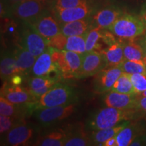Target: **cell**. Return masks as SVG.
Segmentation results:
<instances>
[{"instance_id": "cell-46", "label": "cell", "mask_w": 146, "mask_h": 146, "mask_svg": "<svg viewBox=\"0 0 146 146\" xmlns=\"http://www.w3.org/2000/svg\"><path fill=\"white\" fill-rule=\"evenodd\" d=\"M145 36H146V35H145Z\"/></svg>"}, {"instance_id": "cell-34", "label": "cell", "mask_w": 146, "mask_h": 146, "mask_svg": "<svg viewBox=\"0 0 146 146\" xmlns=\"http://www.w3.org/2000/svg\"><path fill=\"white\" fill-rule=\"evenodd\" d=\"M67 41V36L60 33L47 42L48 47L58 50H64Z\"/></svg>"}, {"instance_id": "cell-4", "label": "cell", "mask_w": 146, "mask_h": 146, "mask_svg": "<svg viewBox=\"0 0 146 146\" xmlns=\"http://www.w3.org/2000/svg\"><path fill=\"white\" fill-rule=\"evenodd\" d=\"M74 103L58 106L45 108L33 111L35 118L43 126H50L68 118L75 112Z\"/></svg>"}, {"instance_id": "cell-2", "label": "cell", "mask_w": 146, "mask_h": 146, "mask_svg": "<svg viewBox=\"0 0 146 146\" xmlns=\"http://www.w3.org/2000/svg\"><path fill=\"white\" fill-rule=\"evenodd\" d=\"M75 97V93L72 87L57 83L36 101L27 106L30 111H35L45 108L66 105L73 103Z\"/></svg>"}, {"instance_id": "cell-8", "label": "cell", "mask_w": 146, "mask_h": 146, "mask_svg": "<svg viewBox=\"0 0 146 146\" xmlns=\"http://www.w3.org/2000/svg\"><path fill=\"white\" fill-rule=\"evenodd\" d=\"M26 23L39 33L47 42L60 33V27L57 21L52 15L45 12Z\"/></svg>"}, {"instance_id": "cell-1", "label": "cell", "mask_w": 146, "mask_h": 146, "mask_svg": "<svg viewBox=\"0 0 146 146\" xmlns=\"http://www.w3.org/2000/svg\"><path fill=\"white\" fill-rule=\"evenodd\" d=\"M137 119L135 108L122 110L106 106L99 110L87 122V127L93 131L112 127L126 120Z\"/></svg>"}, {"instance_id": "cell-20", "label": "cell", "mask_w": 146, "mask_h": 146, "mask_svg": "<svg viewBox=\"0 0 146 146\" xmlns=\"http://www.w3.org/2000/svg\"><path fill=\"white\" fill-rule=\"evenodd\" d=\"M124 43L120 41H116L114 44L102 51V53L106 60L108 66H118L125 60L124 56Z\"/></svg>"}, {"instance_id": "cell-36", "label": "cell", "mask_w": 146, "mask_h": 146, "mask_svg": "<svg viewBox=\"0 0 146 146\" xmlns=\"http://www.w3.org/2000/svg\"><path fill=\"white\" fill-rule=\"evenodd\" d=\"M85 2V0H57L55 3V9H66L78 6Z\"/></svg>"}, {"instance_id": "cell-37", "label": "cell", "mask_w": 146, "mask_h": 146, "mask_svg": "<svg viewBox=\"0 0 146 146\" xmlns=\"http://www.w3.org/2000/svg\"><path fill=\"white\" fill-rule=\"evenodd\" d=\"M115 36L110 31H102V39L107 45H110L114 44L116 43V39L115 38Z\"/></svg>"}, {"instance_id": "cell-44", "label": "cell", "mask_w": 146, "mask_h": 146, "mask_svg": "<svg viewBox=\"0 0 146 146\" xmlns=\"http://www.w3.org/2000/svg\"><path fill=\"white\" fill-rule=\"evenodd\" d=\"M143 50H144V52H145V54L146 55V36L145 37V39H144V41H143Z\"/></svg>"}, {"instance_id": "cell-31", "label": "cell", "mask_w": 146, "mask_h": 146, "mask_svg": "<svg viewBox=\"0 0 146 146\" xmlns=\"http://www.w3.org/2000/svg\"><path fill=\"white\" fill-rule=\"evenodd\" d=\"M102 29L96 27L91 29L86 34V50L87 52H92L98 46L100 39H102Z\"/></svg>"}, {"instance_id": "cell-38", "label": "cell", "mask_w": 146, "mask_h": 146, "mask_svg": "<svg viewBox=\"0 0 146 146\" xmlns=\"http://www.w3.org/2000/svg\"><path fill=\"white\" fill-rule=\"evenodd\" d=\"M23 74H14L12 77L10 78L11 83L14 84V85H20L23 82Z\"/></svg>"}, {"instance_id": "cell-42", "label": "cell", "mask_w": 146, "mask_h": 146, "mask_svg": "<svg viewBox=\"0 0 146 146\" xmlns=\"http://www.w3.org/2000/svg\"><path fill=\"white\" fill-rule=\"evenodd\" d=\"M141 19L142 21H143V23H144V25H145V30H146V11L143 12V14H142L141 16Z\"/></svg>"}, {"instance_id": "cell-21", "label": "cell", "mask_w": 146, "mask_h": 146, "mask_svg": "<svg viewBox=\"0 0 146 146\" xmlns=\"http://www.w3.org/2000/svg\"><path fill=\"white\" fill-rule=\"evenodd\" d=\"M142 127L138 123H130L129 125L122 129L116 135L117 146L130 145L137 136L141 135Z\"/></svg>"}, {"instance_id": "cell-14", "label": "cell", "mask_w": 146, "mask_h": 146, "mask_svg": "<svg viewBox=\"0 0 146 146\" xmlns=\"http://www.w3.org/2000/svg\"><path fill=\"white\" fill-rule=\"evenodd\" d=\"M64 52V66L62 74L65 78H78L83 62L84 55L77 53L66 51Z\"/></svg>"}, {"instance_id": "cell-35", "label": "cell", "mask_w": 146, "mask_h": 146, "mask_svg": "<svg viewBox=\"0 0 146 146\" xmlns=\"http://www.w3.org/2000/svg\"><path fill=\"white\" fill-rule=\"evenodd\" d=\"M134 108L136 111L137 118L144 117L146 119V97L137 95L135 106Z\"/></svg>"}, {"instance_id": "cell-27", "label": "cell", "mask_w": 146, "mask_h": 146, "mask_svg": "<svg viewBox=\"0 0 146 146\" xmlns=\"http://www.w3.org/2000/svg\"><path fill=\"white\" fill-rule=\"evenodd\" d=\"M86 34L87 33L83 35L67 36L64 50L82 55L86 54Z\"/></svg>"}, {"instance_id": "cell-45", "label": "cell", "mask_w": 146, "mask_h": 146, "mask_svg": "<svg viewBox=\"0 0 146 146\" xmlns=\"http://www.w3.org/2000/svg\"><path fill=\"white\" fill-rule=\"evenodd\" d=\"M138 96H143V97H146V90L144 91L143 92H142L141 94H140L139 95H138Z\"/></svg>"}, {"instance_id": "cell-16", "label": "cell", "mask_w": 146, "mask_h": 146, "mask_svg": "<svg viewBox=\"0 0 146 146\" xmlns=\"http://www.w3.org/2000/svg\"><path fill=\"white\" fill-rule=\"evenodd\" d=\"M58 81L57 80L48 77L33 76L28 81V89L37 100L56 85Z\"/></svg>"}, {"instance_id": "cell-26", "label": "cell", "mask_w": 146, "mask_h": 146, "mask_svg": "<svg viewBox=\"0 0 146 146\" xmlns=\"http://www.w3.org/2000/svg\"><path fill=\"white\" fill-rule=\"evenodd\" d=\"M125 59L132 61H141L146 64V55L143 48L135 41H131L124 44Z\"/></svg>"}, {"instance_id": "cell-41", "label": "cell", "mask_w": 146, "mask_h": 146, "mask_svg": "<svg viewBox=\"0 0 146 146\" xmlns=\"http://www.w3.org/2000/svg\"><path fill=\"white\" fill-rule=\"evenodd\" d=\"M141 138L143 143V145H146V131H144V132L141 135Z\"/></svg>"}, {"instance_id": "cell-40", "label": "cell", "mask_w": 146, "mask_h": 146, "mask_svg": "<svg viewBox=\"0 0 146 146\" xmlns=\"http://www.w3.org/2000/svg\"><path fill=\"white\" fill-rule=\"evenodd\" d=\"M131 146H141L144 145L143 141H142V139L141 138V135L137 136L135 138L133 139V141L131 142Z\"/></svg>"}, {"instance_id": "cell-43", "label": "cell", "mask_w": 146, "mask_h": 146, "mask_svg": "<svg viewBox=\"0 0 146 146\" xmlns=\"http://www.w3.org/2000/svg\"><path fill=\"white\" fill-rule=\"evenodd\" d=\"M8 1H10L11 3H14V4H16V3L21 2V1H23L24 0H8Z\"/></svg>"}, {"instance_id": "cell-5", "label": "cell", "mask_w": 146, "mask_h": 146, "mask_svg": "<svg viewBox=\"0 0 146 146\" xmlns=\"http://www.w3.org/2000/svg\"><path fill=\"white\" fill-rule=\"evenodd\" d=\"M35 76H43L58 81L60 76H62L61 70L54 62L50 49L36 58L34 65L31 70Z\"/></svg>"}, {"instance_id": "cell-11", "label": "cell", "mask_w": 146, "mask_h": 146, "mask_svg": "<svg viewBox=\"0 0 146 146\" xmlns=\"http://www.w3.org/2000/svg\"><path fill=\"white\" fill-rule=\"evenodd\" d=\"M1 96L15 104L29 106L36 101L28 88L12 83L4 84L1 90Z\"/></svg>"}, {"instance_id": "cell-17", "label": "cell", "mask_w": 146, "mask_h": 146, "mask_svg": "<svg viewBox=\"0 0 146 146\" xmlns=\"http://www.w3.org/2000/svg\"><path fill=\"white\" fill-rule=\"evenodd\" d=\"M14 54L16 59L18 74L25 75L31 72L33 66L35 62L36 57L31 54L23 46L17 47L14 52Z\"/></svg>"}, {"instance_id": "cell-33", "label": "cell", "mask_w": 146, "mask_h": 146, "mask_svg": "<svg viewBox=\"0 0 146 146\" xmlns=\"http://www.w3.org/2000/svg\"><path fill=\"white\" fill-rule=\"evenodd\" d=\"M20 121H21V119L19 118L0 114V133L1 134L8 133L16 124Z\"/></svg>"}, {"instance_id": "cell-15", "label": "cell", "mask_w": 146, "mask_h": 146, "mask_svg": "<svg viewBox=\"0 0 146 146\" xmlns=\"http://www.w3.org/2000/svg\"><path fill=\"white\" fill-rule=\"evenodd\" d=\"M56 10V9H55ZM89 12L86 1L78 6L66 9L56 10V16L60 23L64 24L70 22L85 19Z\"/></svg>"}, {"instance_id": "cell-22", "label": "cell", "mask_w": 146, "mask_h": 146, "mask_svg": "<svg viewBox=\"0 0 146 146\" xmlns=\"http://www.w3.org/2000/svg\"><path fill=\"white\" fill-rule=\"evenodd\" d=\"M68 133L61 129L51 131L37 139L35 145L40 146H64Z\"/></svg>"}, {"instance_id": "cell-13", "label": "cell", "mask_w": 146, "mask_h": 146, "mask_svg": "<svg viewBox=\"0 0 146 146\" xmlns=\"http://www.w3.org/2000/svg\"><path fill=\"white\" fill-rule=\"evenodd\" d=\"M137 97L135 94H127L110 91L104 98L105 105L122 110H131L135 106Z\"/></svg>"}, {"instance_id": "cell-19", "label": "cell", "mask_w": 146, "mask_h": 146, "mask_svg": "<svg viewBox=\"0 0 146 146\" xmlns=\"http://www.w3.org/2000/svg\"><path fill=\"white\" fill-rule=\"evenodd\" d=\"M130 123V120H126V121L123 122V123H120L119 125L115 126V127L94 131L91 137L93 143L102 145V144L104 143L107 139L116 136L122 129L129 125Z\"/></svg>"}, {"instance_id": "cell-24", "label": "cell", "mask_w": 146, "mask_h": 146, "mask_svg": "<svg viewBox=\"0 0 146 146\" xmlns=\"http://www.w3.org/2000/svg\"><path fill=\"white\" fill-rule=\"evenodd\" d=\"M29 110L27 105H18L12 103L2 96H0V114L21 119L23 114Z\"/></svg>"}, {"instance_id": "cell-9", "label": "cell", "mask_w": 146, "mask_h": 146, "mask_svg": "<svg viewBox=\"0 0 146 146\" xmlns=\"http://www.w3.org/2000/svg\"><path fill=\"white\" fill-rule=\"evenodd\" d=\"M123 73L119 66L104 68L96 74L94 80V89L96 93L102 94L111 91L118 77Z\"/></svg>"}, {"instance_id": "cell-12", "label": "cell", "mask_w": 146, "mask_h": 146, "mask_svg": "<svg viewBox=\"0 0 146 146\" xmlns=\"http://www.w3.org/2000/svg\"><path fill=\"white\" fill-rule=\"evenodd\" d=\"M33 129L21 120L7 133L5 143L12 146L26 145L33 138Z\"/></svg>"}, {"instance_id": "cell-3", "label": "cell", "mask_w": 146, "mask_h": 146, "mask_svg": "<svg viewBox=\"0 0 146 146\" xmlns=\"http://www.w3.org/2000/svg\"><path fill=\"white\" fill-rule=\"evenodd\" d=\"M121 39L132 40L145 32V27L141 18L130 14H123L108 29Z\"/></svg>"}, {"instance_id": "cell-25", "label": "cell", "mask_w": 146, "mask_h": 146, "mask_svg": "<svg viewBox=\"0 0 146 146\" xmlns=\"http://www.w3.org/2000/svg\"><path fill=\"white\" fill-rule=\"evenodd\" d=\"M88 29V23L85 19L63 24L60 27V33L66 36L85 35Z\"/></svg>"}, {"instance_id": "cell-30", "label": "cell", "mask_w": 146, "mask_h": 146, "mask_svg": "<svg viewBox=\"0 0 146 146\" xmlns=\"http://www.w3.org/2000/svg\"><path fill=\"white\" fill-rule=\"evenodd\" d=\"M118 66L123 71V72L127 74H135V73L146 74V64L143 62L125 60Z\"/></svg>"}, {"instance_id": "cell-29", "label": "cell", "mask_w": 146, "mask_h": 146, "mask_svg": "<svg viewBox=\"0 0 146 146\" xmlns=\"http://www.w3.org/2000/svg\"><path fill=\"white\" fill-rule=\"evenodd\" d=\"M111 91L121 94H133L135 93V89L131 82L129 74L123 72L120 75L113 85Z\"/></svg>"}, {"instance_id": "cell-28", "label": "cell", "mask_w": 146, "mask_h": 146, "mask_svg": "<svg viewBox=\"0 0 146 146\" xmlns=\"http://www.w3.org/2000/svg\"><path fill=\"white\" fill-rule=\"evenodd\" d=\"M93 143L91 138L86 135L82 130H76L73 133H68V136L64 146H87Z\"/></svg>"}, {"instance_id": "cell-32", "label": "cell", "mask_w": 146, "mask_h": 146, "mask_svg": "<svg viewBox=\"0 0 146 146\" xmlns=\"http://www.w3.org/2000/svg\"><path fill=\"white\" fill-rule=\"evenodd\" d=\"M129 77L135 89V93L139 95L146 90V74L135 73L129 74Z\"/></svg>"}, {"instance_id": "cell-6", "label": "cell", "mask_w": 146, "mask_h": 146, "mask_svg": "<svg viewBox=\"0 0 146 146\" xmlns=\"http://www.w3.org/2000/svg\"><path fill=\"white\" fill-rule=\"evenodd\" d=\"M47 3V0H24L14 4L12 14L25 22L31 21L44 12Z\"/></svg>"}, {"instance_id": "cell-10", "label": "cell", "mask_w": 146, "mask_h": 146, "mask_svg": "<svg viewBox=\"0 0 146 146\" xmlns=\"http://www.w3.org/2000/svg\"><path fill=\"white\" fill-rule=\"evenodd\" d=\"M108 66L103 54L96 51L84 54L83 62L78 78H85L96 75Z\"/></svg>"}, {"instance_id": "cell-18", "label": "cell", "mask_w": 146, "mask_h": 146, "mask_svg": "<svg viewBox=\"0 0 146 146\" xmlns=\"http://www.w3.org/2000/svg\"><path fill=\"white\" fill-rule=\"evenodd\" d=\"M123 14L119 9L106 8L99 11L94 16V20L97 27L102 29H108Z\"/></svg>"}, {"instance_id": "cell-23", "label": "cell", "mask_w": 146, "mask_h": 146, "mask_svg": "<svg viewBox=\"0 0 146 146\" xmlns=\"http://www.w3.org/2000/svg\"><path fill=\"white\" fill-rule=\"evenodd\" d=\"M0 73L1 78L3 81H8L14 74H18L14 52H4L1 54Z\"/></svg>"}, {"instance_id": "cell-39", "label": "cell", "mask_w": 146, "mask_h": 146, "mask_svg": "<svg viewBox=\"0 0 146 146\" xmlns=\"http://www.w3.org/2000/svg\"><path fill=\"white\" fill-rule=\"evenodd\" d=\"M102 145L103 146H117V141H116V136L107 139L104 143L102 144Z\"/></svg>"}, {"instance_id": "cell-7", "label": "cell", "mask_w": 146, "mask_h": 146, "mask_svg": "<svg viewBox=\"0 0 146 146\" xmlns=\"http://www.w3.org/2000/svg\"><path fill=\"white\" fill-rule=\"evenodd\" d=\"M22 46L36 58L48 49L46 40L27 23L22 33Z\"/></svg>"}]
</instances>
